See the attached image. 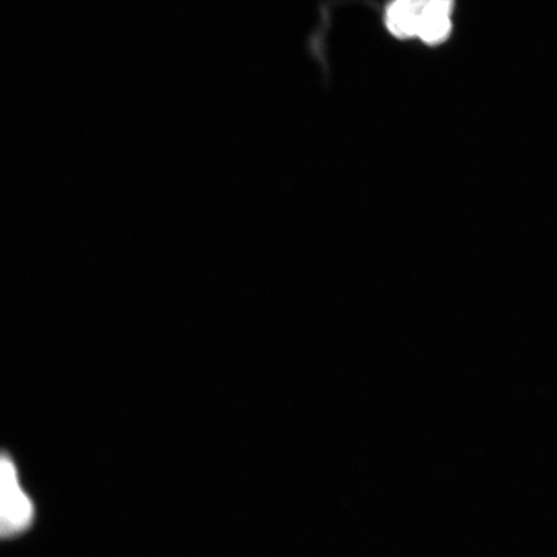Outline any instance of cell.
Instances as JSON below:
<instances>
[{"label": "cell", "instance_id": "6da1fadb", "mask_svg": "<svg viewBox=\"0 0 557 557\" xmlns=\"http://www.w3.org/2000/svg\"><path fill=\"white\" fill-rule=\"evenodd\" d=\"M34 518V504L21 484L15 461L0 451V539L23 534Z\"/></svg>", "mask_w": 557, "mask_h": 557}, {"label": "cell", "instance_id": "7a4b0ae2", "mask_svg": "<svg viewBox=\"0 0 557 557\" xmlns=\"http://www.w3.org/2000/svg\"><path fill=\"white\" fill-rule=\"evenodd\" d=\"M451 29L450 13L443 11L441 7L434 5L418 20L416 39L421 40L424 45L435 47L448 40Z\"/></svg>", "mask_w": 557, "mask_h": 557}]
</instances>
